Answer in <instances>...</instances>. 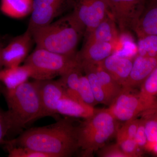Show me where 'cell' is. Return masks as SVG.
Returning <instances> with one entry per match:
<instances>
[{"label": "cell", "instance_id": "obj_22", "mask_svg": "<svg viewBox=\"0 0 157 157\" xmlns=\"http://www.w3.org/2000/svg\"><path fill=\"white\" fill-rule=\"evenodd\" d=\"M145 121L147 144L145 149L154 150L157 148V109H151L141 115Z\"/></svg>", "mask_w": 157, "mask_h": 157}, {"label": "cell", "instance_id": "obj_30", "mask_svg": "<svg viewBox=\"0 0 157 157\" xmlns=\"http://www.w3.org/2000/svg\"><path fill=\"white\" fill-rule=\"evenodd\" d=\"M98 155L101 157H127L117 143L105 146L99 150Z\"/></svg>", "mask_w": 157, "mask_h": 157}, {"label": "cell", "instance_id": "obj_21", "mask_svg": "<svg viewBox=\"0 0 157 157\" xmlns=\"http://www.w3.org/2000/svg\"><path fill=\"white\" fill-rule=\"evenodd\" d=\"M80 65L83 73L88 79L94 97L98 104H104L109 106L110 102L96 71L97 65Z\"/></svg>", "mask_w": 157, "mask_h": 157}, {"label": "cell", "instance_id": "obj_11", "mask_svg": "<svg viewBox=\"0 0 157 157\" xmlns=\"http://www.w3.org/2000/svg\"><path fill=\"white\" fill-rule=\"evenodd\" d=\"M33 42L32 32L28 28L24 33L13 38L2 51L4 68L17 67L24 62L29 55Z\"/></svg>", "mask_w": 157, "mask_h": 157}, {"label": "cell", "instance_id": "obj_28", "mask_svg": "<svg viewBox=\"0 0 157 157\" xmlns=\"http://www.w3.org/2000/svg\"><path fill=\"white\" fill-rule=\"evenodd\" d=\"M139 123V119L137 117L125 121L121 128L118 129L116 134L117 141L124 138L135 139Z\"/></svg>", "mask_w": 157, "mask_h": 157}, {"label": "cell", "instance_id": "obj_7", "mask_svg": "<svg viewBox=\"0 0 157 157\" xmlns=\"http://www.w3.org/2000/svg\"><path fill=\"white\" fill-rule=\"evenodd\" d=\"M121 34L134 30L145 7V0H106Z\"/></svg>", "mask_w": 157, "mask_h": 157}, {"label": "cell", "instance_id": "obj_32", "mask_svg": "<svg viewBox=\"0 0 157 157\" xmlns=\"http://www.w3.org/2000/svg\"><path fill=\"white\" fill-rule=\"evenodd\" d=\"M135 140L139 148H145L147 141L145 133V121L142 116L139 119V125L135 135Z\"/></svg>", "mask_w": 157, "mask_h": 157}, {"label": "cell", "instance_id": "obj_31", "mask_svg": "<svg viewBox=\"0 0 157 157\" xmlns=\"http://www.w3.org/2000/svg\"><path fill=\"white\" fill-rule=\"evenodd\" d=\"M11 128L10 120L7 111H4L0 107V144H2L9 135Z\"/></svg>", "mask_w": 157, "mask_h": 157}, {"label": "cell", "instance_id": "obj_10", "mask_svg": "<svg viewBox=\"0 0 157 157\" xmlns=\"http://www.w3.org/2000/svg\"><path fill=\"white\" fill-rule=\"evenodd\" d=\"M41 104L39 118L52 117L56 118L60 100L66 95L64 89L59 79L36 80Z\"/></svg>", "mask_w": 157, "mask_h": 157}, {"label": "cell", "instance_id": "obj_23", "mask_svg": "<svg viewBox=\"0 0 157 157\" xmlns=\"http://www.w3.org/2000/svg\"><path fill=\"white\" fill-rule=\"evenodd\" d=\"M96 71L110 104L120 94L122 87L102 67L100 63L96 66Z\"/></svg>", "mask_w": 157, "mask_h": 157}, {"label": "cell", "instance_id": "obj_16", "mask_svg": "<svg viewBox=\"0 0 157 157\" xmlns=\"http://www.w3.org/2000/svg\"><path fill=\"white\" fill-rule=\"evenodd\" d=\"M32 71L25 64L0 70V82L6 90H13L32 78Z\"/></svg>", "mask_w": 157, "mask_h": 157}, {"label": "cell", "instance_id": "obj_3", "mask_svg": "<svg viewBox=\"0 0 157 157\" xmlns=\"http://www.w3.org/2000/svg\"><path fill=\"white\" fill-rule=\"evenodd\" d=\"M0 92L8 107L7 112L11 124L8 135L19 133L39 119L41 104L36 80L25 82L13 90L0 86Z\"/></svg>", "mask_w": 157, "mask_h": 157}, {"label": "cell", "instance_id": "obj_18", "mask_svg": "<svg viewBox=\"0 0 157 157\" xmlns=\"http://www.w3.org/2000/svg\"><path fill=\"white\" fill-rule=\"evenodd\" d=\"M96 110L94 107L73 100L67 95L60 100L57 107L59 114L84 119L91 117Z\"/></svg>", "mask_w": 157, "mask_h": 157}, {"label": "cell", "instance_id": "obj_33", "mask_svg": "<svg viewBox=\"0 0 157 157\" xmlns=\"http://www.w3.org/2000/svg\"><path fill=\"white\" fill-rule=\"evenodd\" d=\"M4 47V46L3 45L2 42L0 41V70H2V69L4 68L2 59V51L3 48Z\"/></svg>", "mask_w": 157, "mask_h": 157}, {"label": "cell", "instance_id": "obj_20", "mask_svg": "<svg viewBox=\"0 0 157 157\" xmlns=\"http://www.w3.org/2000/svg\"><path fill=\"white\" fill-rule=\"evenodd\" d=\"M33 0H1L0 10L3 14L14 18H21L31 14Z\"/></svg>", "mask_w": 157, "mask_h": 157}, {"label": "cell", "instance_id": "obj_9", "mask_svg": "<svg viewBox=\"0 0 157 157\" xmlns=\"http://www.w3.org/2000/svg\"><path fill=\"white\" fill-rule=\"evenodd\" d=\"M73 0H33L28 28L47 25L68 8L73 7Z\"/></svg>", "mask_w": 157, "mask_h": 157}, {"label": "cell", "instance_id": "obj_26", "mask_svg": "<svg viewBox=\"0 0 157 157\" xmlns=\"http://www.w3.org/2000/svg\"><path fill=\"white\" fill-rule=\"evenodd\" d=\"M9 157H50L48 155L25 147L5 144Z\"/></svg>", "mask_w": 157, "mask_h": 157}, {"label": "cell", "instance_id": "obj_27", "mask_svg": "<svg viewBox=\"0 0 157 157\" xmlns=\"http://www.w3.org/2000/svg\"><path fill=\"white\" fill-rule=\"evenodd\" d=\"M79 94L85 104L93 107L98 104L94 97L88 79L85 74L83 73L80 77Z\"/></svg>", "mask_w": 157, "mask_h": 157}, {"label": "cell", "instance_id": "obj_25", "mask_svg": "<svg viewBox=\"0 0 157 157\" xmlns=\"http://www.w3.org/2000/svg\"><path fill=\"white\" fill-rule=\"evenodd\" d=\"M137 48L138 55L157 56V35H147L139 38Z\"/></svg>", "mask_w": 157, "mask_h": 157}, {"label": "cell", "instance_id": "obj_14", "mask_svg": "<svg viewBox=\"0 0 157 157\" xmlns=\"http://www.w3.org/2000/svg\"><path fill=\"white\" fill-rule=\"evenodd\" d=\"M133 61L130 58L113 53L100 63L102 67L122 87L132 70Z\"/></svg>", "mask_w": 157, "mask_h": 157}, {"label": "cell", "instance_id": "obj_24", "mask_svg": "<svg viewBox=\"0 0 157 157\" xmlns=\"http://www.w3.org/2000/svg\"><path fill=\"white\" fill-rule=\"evenodd\" d=\"M139 93L147 101L157 104V67L140 85Z\"/></svg>", "mask_w": 157, "mask_h": 157}, {"label": "cell", "instance_id": "obj_1", "mask_svg": "<svg viewBox=\"0 0 157 157\" xmlns=\"http://www.w3.org/2000/svg\"><path fill=\"white\" fill-rule=\"evenodd\" d=\"M78 127L65 118L49 125L27 129L2 144L28 147L50 157H71L80 150Z\"/></svg>", "mask_w": 157, "mask_h": 157}, {"label": "cell", "instance_id": "obj_8", "mask_svg": "<svg viewBox=\"0 0 157 157\" xmlns=\"http://www.w3.org/2000/svg\"><path fill=\"white\" fill-rule=\"evenodd\" d=\"M73 9L71 13L85 29L84 36L111 14L106 0H73Z\"/></svg>", "mask_w": 157, "mask_h": 157}, {"label": "cell", "instance_id": "obj_12", "mask_svg": "<svg viewBox=\"0 0 157 157\" xmlns=\"http://www.w3.org/2000/svg\"><path fill=\"white\" fill-rule=\"evenodd\" d=\"M157 67V56H141L137 55L133 61L130 75L122 86L123 89L132 90L141 85Z\"/></svg>", "mask_w": 157, "mask_h": 157}, {"label": "cell", "instance_id": "obj_17", "mask_svg": "<svg viewBox=\"0 0 157 157\" xmlns=\"http://www.w3.org/2000/svg\"><path fill=\"white\" fill-rule=\"evenodd\" d=\"M133 31L138 39L147 35H157V0H151L148 6L144 7Z\"/></svg>", "mask_w": 157, "mask_h": 157}, {"label": "cell", "instance_id": "obj_4", "mask_svg": "<svg viewBox=\"0 0 157 157\" xmlns=\"http://www.w3.org/2000/svg\"><path fill=\"white\" fill-rule=\"evenodd\" d=\"M117 120L107 109H97L91 117L78 125L79 149L82 157H92L105 145L107 140L116 135Z\"/></svg>", "mask_w": 157, "mask_h": 157}, {"label": "cell", "instance_id": "obj_29", "mask_svg": "<svg viewBox=\"0 0 157 157\" xmlns=\"http://www.w3.org/2000/svg\"><path fill=\"white\" fill-rule=\"evenodd\" d=\"M121 149L127 157L140 156V148L137 145L135 139L124 138L117 141Z\"/></svg>", "mask_w": 157, "mask_h": 157}, {"label": "cell", "instance_id": "obj_15", "mask_svg": "<svg viewBox=\"0 0 157 157\" xmlns=\"http://www.w3.org/2000/svg\"><path fill=\"white\" fill-rule=\"evenodd\" d=\"M117 27L110 14L93 31L85 35V42H107L113 44L119 39V33Z\"/></svg>", "mask_w": 157, "mask_h": 157}, {"label": "cell", "instance_id": "obj_19", "mask_svg": "<svg viewBox=\"0 0 157 157\" xmlns=\"http://www.w3.org/2000/svg\"><path fill=\"white\" fill-rule=\"evenodd\" d=\"M83 73L81 65L78 61L76 66L60 76L59 79L64 89L66 95L82 103L79 94V86L80 77Z\"/></svg>", "mask_w": 157, "mask_h": 157}, {"label": "cell", "instance_id": "obj_13", "mask_svg": "<svg viewBox=\"0 0 157 157\" xmlns=\"http://www.w3.org/2000/svg\"><path fill=\"white\" fill-rule=\"evenodd\" d=\"M113 44L107 42H85L77 58L81 65H97L113 53Z\"/></svg>", "mask_w": 157, "mask_h": 157}, {"label": "cell", "instance_id": "obj_5", "mask_svg": "<svg viewBox=\"0 0 157 157\" xmlns=\"http://www.w3.org/2000/svg\"><path fill=\"white\" fill-rule=\"evenodd\" d=\"M78 63L77 54L68 56L37 47L24 61L25 64L32 70V78L36 80L51 79L61 76Z\"/></svg>", "mask_w": 157, "mask_h": 157}, {"label": "cell", "instance_id": "obj_2", "mask_svg": "<svg viewBox=\"0 0 157 157\" xmlns=\"http://www.w3.org/2000/svg\"><path fill=\"white\" fill-rule=\"evenodd\" d=\"M30 30L37 48L68 56L76 55L78 42L85 33L84 28L72 13L47 25Z\"/></svg>", "mask_w": 157, "mask_h": 157}, {"label": "cell", "instance_id": "obj_6", "mask_svg": "<svg viewBox=\"0 0 157 157\" xmlns=\"http://www.w3.org/2000/svg\"><path fill=\"white\" fill-rule=\"evenodd\" d=\"M132 91V90L122 89L107 108L117 120L127 121L148 110L157 109V104L147 101L139 92L133 93Z\"/></svg>", "mask_w": 157, "mask_h": 157}]
</instances>
